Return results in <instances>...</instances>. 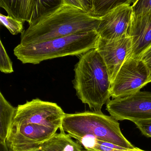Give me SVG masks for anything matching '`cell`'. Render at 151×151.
Instances as JSON below:
<instances>
[{
  "label": "cell",
  "mask_w": 151,
  "mask_h": 151,
  "mask_svg": "<svg viewBox=\"0 0 151 151\" xmlns=\"http://www.w3.org/2000/svg\"><path fill=\"white\" fill-rule=\"evenodd\" d=\"M136 0H93L91 15L102 17L114 9L124 5H130Z\"/></svg>",
  "instance_id": "obj_14"
},
{
  "label": "cell",
  "mask_w": 151,
  "mask_h": 151,
  "mask_svg": "<svg viewBox=\"0 0 151 151\" xmlns=\"http://www.w3.org/2000/svg\"><path fill=\"white\" fill-rule=\"evenodd\" d=\"M60 129L72 138L92 136L98 140L126 149L135 147L123 135L118 121L101 111L65 114Z\"/></svg>",
  "instance_id": "obj_4"
},
{
  "label": "cell",
  "mask_w": 151,
  "mask_h": 151,
  "mask_svg": "<svg viewBox=\"0 0 151 151\" xmlns=\"http://www.w3.org/2000/svg\"><path fill=\"white\" fill-rule=\"evenodd\" d=\"M95 48L107 66L112 83L124 62L130 56L132 51L130 38L107 40L100 37Z\"/></svg>",
  "instance_id": "obj_8"
},
{
  "label": "cell",
  "mask_w": 151,
  "mask_h": 151,
  "mask_svg": "<svg viewBox=\"0 0 151 151\" xmlns=\"http://www.w3.org/2000/svg\"><path fill=\"white\" fill-rule=\"evenodd\" d=\"M133 16L131 5L118 7L101 17L97 32L100 38L107 40L129 37Z\"/></svg>",
  "instance_id": "obj_7"
},
{
  "label": "cell",
  "mask_w": 151,
  "mask_h": 151,
  "mask_svg": "<svg viewBox=\"0 0 151 151\" xmlns=\"http://www.w3.org/2000/svg\"><path fill=\"white\" fill-rule=\"evenodd\" d=\"M17 107L12 106L0 92V142H5L13 123Z\"/></svg>",
  "instance_id": "obj_12"
},
{
  "label": "cell",
  "mask_w": 151,
  "mask_h": 151,
  "mask_svg": "<svg viewBox=\"0 0 151 151\" xmlns=\"http://www.w3.org/2000/svg\"><path fill=\"white\" fill-rule=\"evenodd\" d=\"M151 82V72L140 58L129 57L126 60L112 83L111 97L126 96L140 91Z\"/></svg>",
  "instance_id": "obj_5"
},
{
  "label": "cell",
  "mask_w": 151,
  "mask_h": 151,
  "mask_svg": "<svg viewBox=\"0 0 151 151\" xmlns=\"http://www.w3.org/2000/svg\"><path fill=\"white\" fill-rule=\"evenodd\" d=\"M100 21L101 18L94 17L84 10L64 4L24 30L20 44H33L79 33L96 31Z\"/></svg>",
  "instance_id": "obj_1"
},
{
  "label": "cell",
  "mask_w": 151,
  "mask_h": 151,
  "mask_svg": "<svg viewBox=\"0 0 151 151\" xmlns=\"http://www.w3.org/2000/svg\"><path fill=\"white\" fill-rule=\"evenodd\" d=\"M99 38L96 31L79 33L33 44H19L13 52L22 63L36 65L54 58L81 55L95 48Z\"/></svg>",
  "instance_id": "obj_3"
},
{
  "label": "cell",
  "mask_w": 151,
  "mask_h": 151,
  "mask_svg": "<svg viewBox=\"0 0 151 151\" xmlns=\"http://www.w3.org/2000/svg\"><path fill=\"white\" fill-rule=\"evenodd\" d=\"M1 24L4 26L12 35L22 33L24 30L23 22L9 16L0 14Z\"/></svg>",
  "instance_id": "obj_15"
},
{
  "label": "cell",
  "mask_w": 151,
  "mask_h": 151,
  "mask_svg": "<svg viewBox=\"0 0 151 151\" xmlns=\"http://www.w3.org/2000/svg\"><path fill=\"white\" fill-rule=\"evenodd\" d=\"M41 151L40 150H35V151Z\"/></svg>",
  "instance_id": "obj_24"
},
{
  "label": "cell",
  "mask_w": 151,
  "mask_h": 151,
  "mask_svg": "<svg viewBox=\"0 0 151 151\" xmlns=\"http://www.w3.org/2000/svg\"><path fill=\"white\" fill-rule=\"evenodd\" d=\"M134 123L144 135L151 137V119L139 120Z\"/></svg>",
  "instance_id": "obj_18"
},
{
  "label": "cell",
  "mask_w": 151,
  "mask_h": 151,
  "mask_svg": "<svg viewBox=\"0 0 151 151\" xmlns=\"http://www.w3.org/2000/svg\"><path fill=\"white\" fill-rule=\"evenodd\" d=\"M64 4L86 11L79 0H64Z\"/></svg>",
  "instance_id": "obj_21"
},
{
  "label": "cell",
  "mask_w": 151,
  "mask_h": 151,
  "mask_svg": "<svg viewBox=\"0 0 151 151\" xmlns=\"http://www.w3.org/2000/svg\"><path fill=\"white\" fill-rule=\"evenodd\" d=\"M35 0H0V7L8 16L21 22L28 23L31 20Z\"/></svg>",
  "instance_id": "obj_10"
},
{
  "label": "cell",
  "mask_w": 151,
  "mask_h": 151,
  "mask_svg": "<svg viewBox=\"0 0 151 151\" xmlns=\"http://www.w3.org/2000/svg\"><path fill=\"white\" fill-rule=\"evenodd\" d=\"M0 151H14L13 148L7 142H0Z\"/></svg>",
  "instance_id": "obj_23"
},
{
  "label": "cell",
  "mask_w": 151,
  "mask_h": 151,
  "mask_svg": "<svg viewBox=\"0 0 151 151\" xmlns=\"http://www.w3.org/2000/svg\"><path fill=\"white\" fill-rule=\"evenodd\" d=\"M132 7L134 15L151 12V0H136Z\"/></svg>",
  "instance_id": "obj_17"
},
{
  "label": "cell",
  "mask_w": 151,
  "mask_h": 151,
  "mask_svg": "<svg viewBox=\"0 0 151 151\" xmlns=\"http://www.w3.org/2000/svg\"><path fill=\"white\" fill-rule=\"evenodd\" d=\"M140 58L144 62L151 72V46L142 54Z\"/></svg>",
  "instance_id": "obj_20"
},
{
  "label": "cell",
  "mask_w": 151,
  "mask_h": 151,
  "mask_svg": "<svg viewBox=\"0 0 151 151\" xmlns=\"http://www.w3.org/2000/svg\"><path fill=\"white\" fill-rule=\"evenodd\" d=\"M105 145L107 151H146L136 147H134L133 149H126L106 142H105Z\"/></svg>",
  "instance_id": "obj_19"
},
{
  "label": "cell",
  "mask_w": 151,
  "mask_h": 151,
  "mask_svg": "<svg viewBox=\"0 0 151 151\" xmlns=\"http://www.w3.org/2000/svg\"><path fill=\"white\" fill-rule=\"evenodd\" d=\"M86 12L91 15L93 10V0H79Z\"/></svg>",
  "instance_id": "obj_22"
},
{
  "label": "cell",
  "mask_w": 151,
  "mask_h": 151,
  "mask_svg": "<svg viewBox=\"0 0 151 151\" xmlns=\"http://www.w3.org/2000/svg\"><path fill=\"white\" fill-rule=\"evenodd\" d=\"M0 70L4 73H12L14 71L12 62L1 40L0 41Z\"/></svg>",
  "instance_id": "obj_16"
},
{
  "label": "cell",
  "mask_w": 151,
  "mask_h": 151,
  "mask_svg": "<svg viewBox=\"0 0 151 151\" xmlns=\"http://www.w3.org/2000/svg\"><path fill=\"white\" fill-rule=\"evenodd\" d=\"M74 71L73 83L78 98L94 111H101L110 100L112 82L107 66L96 48L79 56Z\"/></svg>",
  "instance_id": "obj_2"
},
{
  "label": "cell",
  "mask_w": 151,
  "mask_h": 151,
  "mask_svg": "<svg viewBox=\"0 0 151 151\" xmlns=\"http://www.w3.org/2000/svg\"><path fill=\"white\" fill-rule=\"evenodd\" d=\"M106 110L118 121L135 122L151 119V92L140 91L134 94L109 100Z\"/></svg>",
  "instance_id": "obj_6"
},
{
  "label": "cell",
  "mask_w": 151,
  "mask_h": 151,
  "mask_svg": "<svg viewBox=\"0 0 151 151\" xmlns=\"http://www.w3.org/2000/svg\"><path fill=\"white\" fill-rule=\"evenodd\" d=\"M129 37L132 43L129 57L140 58L151 46V11L137 15L133 14Z\"/></svg>",
  "instance_id": "obj_9"
},
{
  "label": "cell",
  "mask_w": 151,
  "mask_h": 151,
  "mask_svg": "<svg viewBox=\"0 0 151 151\" xmlns=\"http://www.w3.org/2000/svg\"><path fill=\"white\" fill-rule=\"evenodd\" d=\"M40 150L42 151H88L62 130L42 144Z\"/></svg>",
  "instance_id": "obj_11"
},
{
  "label": "cell",
  "mask_w": 151,
  "mask_h": 151,
  "mask_svg": "<svg viewBox=\"0 0 151 151\" xmlns=\"http://www.w3.org/2000/svg\"><path fill=\"white\" fill-rule=\"evenodd\" d=\"M64 4V0H35L33 12L29 26L36 24Z\"/></svg>",
  "instance_id": "obj_13"
}]
</instances>
